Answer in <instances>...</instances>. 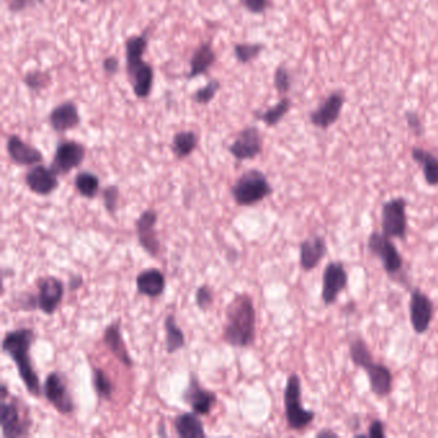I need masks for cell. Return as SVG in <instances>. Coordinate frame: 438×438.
<instances>
[{
    "mask_svg": "<svg viewBox=\"0 0 438 438\" xmlns=\"http://www.w3.org/2000/svg\"><path fill=\"white\" fill-rule=\"evenodd\" d=\"M224 341L233 347H249L256 336V310L247 293L234 296L226 307Z\"/></svg>",
    "mask_w": 438,
    "mask_h": 438,
    "instance_id": "1",
    "label": "cell"
},
{
    "mask_svg": "<svg viewBox=\"0 0 438 438\" xmlns=\"http://www.w3.org/2000/svg\"><path fill=\"white\" fill-rule=\"evenodd\" d=\"M35 341V333L30 328H19L8 331L3 339V352H6L16 364L19 378L24 382L29 393L40 396L42 387L38 373L30 359V348Z\"/></svg>",
    "mask_w": 438,
    "mask_h": 438,
    "instance_id": "2",
    "label": "cell"
},
{
    "mask_svg": "<svg viewBox=\"0 0 438 438\" xmlns=\"http://www.w3.org/2000/svg\"><path fill=\"white\" fill-rule=\"evenodd\" d=\"M230 193L238 206H253L272 196L273 187L263 171L252 169L240 175L233 184Z\"/></svg>",
    "mask_w": 438,
    "mask_h": 438,
    "instance_id": "3",
    "label": "cell"
},
{
    "mask_svg": "<svg viewBox=\"0 0 438 438\" xmlns=\"http://www.w3.org/2000/svg\"><path fill=\"white\" fill-rule=\"evenodd\" d=\"M36 287V295H25L21 297L19 307L24 310L39 308L44 314H54L63 298V283L56 276H42L38 281Z\"/></svg>",
    "mask_w": 438,
    "mask_h": 438,
    "instance_id": "4",
    "label": "cell"
},
{
    "mask_svg": "<svg viewBox=\"0 0 438 438\" xmlns=\"http://www.w3.org/2000/svg\"><path fill=\"white\" fill-rule=\"evenodd\" d=\"M301 380L296 373L290 374L284 389V412L290 430H305L314 422L315 413L306 410L301 402Z\"/></svg>",
    "mask_w": 438,
    "mask_h": 438,
    "instance_id": "5",
    "label": "cell"
},
{
    "mask_svg": "<svg viewBox=\"0 0 438 438\" xmlns=\"http://www.w3.org/2000/svg\"><path fill=\"white\" fill-rule=\"evenodd\" d=\"M407 202L404 198H392L382 206V233L389 238L405 240L407 232Z\"/></svg>",
    "mask_w": 438,
    "mask_h": 438,
    "instance_id": "6",
    "label": "cell"
},
{
    "mask_svg": "<svg viewBox=\"0 0 438 438\" xmlns=\"http://www.w3.org/2000/svg\"><path fill=\"white\" fill-rule=\"evenodd\" d=\"M368 249L378 257L384 272L389 275H396L404 266V260L391 238L383 233L373 232L368 240Z\"/></svg>",
    "mask_w": 438,
    "mask_h": 438,
    "instance_id": "7",
    "label": "cell"
},
{
    "mask_svg": "<svg viewBox=\"0 0 438 438\" xmlns=\"http://www.w3.org/2000/svg\"><path fill=\"white\" fill-rule=\"evenodd\" d=\"M347 286L348 274L343 264L331 261L327 265L322 273V299L325 306L333 305Z\"/></svg>",
    "mask_w": 438,
    "mask_h": 438,
    "instance_id": "8",
    "label": "cell"
},
{
    "mask_svg": "<svg viewBox=\"0 0 438 438\" xmlns=\"http://www.w3.org/2000/svg\"><path fill=\"white\" fill-rule=\"evenodd\" d=\"M86 156L85 146L76 141H61L50 167L58 175H66L81 165Z\"/></svg>",
    "mask_w": 438,
    "mask_h": 438,
    "instance_id": "9",
    "label": "cell"
},
{
    "mask_svg": "<svg viewBox=\"0 0 438 438\" xmlns=\"http://www.w3.org/2000/svg\"><path fill=\"white\" fill-rule=\"evenodd\" d=\"M229 152L238 161L253 159L263 152V136L256 126H247L240 130L232 144Z\"/></svg>",
    "mask_w": 438,
    "mask_h": 438,
    "instance_id": "10",
    "label": "cell"
},
{
    "mask_svg": "<svg viewBox=\"0 0 438 438\" xmlns=\"http://www.w3.org/2000/svg\"><path fill=\"white\" fill-rule=\"evenodd\" d=\"M44 395L58 413L67 415L74 412L75 404L63 377L57 372L49 373L44 383Z\"/></svg>",
    "mask_w": 438,
    "mask_h": 438,
    "instance_id": "11",
    "label": "cell"
},
{
    "mask_svg": "<svg viewBox=\"0 0 438 438\" xmlns=\"http://www.w3.org/2000/svg\"><path fill=\"white\" fill-rule=\"evenodd\" d=\"M410 322L416 334H424L430 329L435 307L430 298L419 288H415L410 296Z\"/></svg>",
    "mask_w": 438,
    "mask_h": 438,
    "instance_id": "12",
    "label": "cell"
},
{
    "mask_svg": "<svg viewBox=\"0 0 438 438\" xmlns=\"http://www.w3.org/2000/svg\"><path fill=\"white\" fill-rule=\"evenodd\" d=\"M157 221V212L155 210H146L141 212L135 223L136 235H138L141 249L148 252L152 257H157L159 249H161L157 232H156Z\"/></svg>",
    "mask_w": 438,
    "mask_h": 438,
    "instance_id": "13",
    "label": "cell"
},
{
    "mask_svg": "<svg viewBox=\"0 0 438 438\" xmlns=\"http://www.w3.org/2000/svg\"><path fill=\"white\" fill-rule=\"evenodd\" d=\"M26 185L39 196H49L58 188V174L47 166L35 165L26 173Z\"/></svg>",
    "mask_w": 438,
    "mask_h": 438,
    "instance_id": "14",
    "label": "cell"
},
{
    "mask_svg": "<svg viewBox=\"0 0 438 438\" xmlns=\"http://www.w3.org/2000/svg\"><path fill=\"white\" fill-rule=\"evenodd\" d=\"M127 77L132 84V91L139 100L148 98L155 83V70L146 61L126 65Z\"/></svg>",
    "mask_w": 438,
    "mask_h": 438,
    "instance_id": "15",
    "label": "cell"
},
{
    "mask_svg": "<svg viewBox=\"0 0 438 438\" xmlns=\"http://www.w3.org/2000/svg\"><path fill=\"white\" fill-rule=\"evenodd\" d=\"M345 104V97L341 93H331L327 100L322 102L320 107L310 114L311 124L322 130L329 129L331 125L337 123L342 108Z\"/></svg>",
    "mask_w": 438,
    "mask_h": 438,
    "instance_id": "16",
    "label": "cell"
},
{
    "mask_svg": "<svg viewBox=\"0 0 438 438\" xmlns=\"http://www.w3.org/2000/svg\"><path fill=\"white\" fill-rule=\"evenodd\" d=\"M48 121L54 132H66L81 124V116L76 103L67 100L50 111Z\"/></svg>",
    "mask_w": 438,
    "mask_h": 438,
    "instance_id": "17",
    "label": "cell"
},
{
    "mask_svg": "<svg viewBox=\"0 0 438 438\" xmlns=\"http://www.w3.org/2000/svg\"><path fill=\"white\" fill-rule=\"evenodd\" d=\"M7 152L9 158L19 166L39 165L44 161V156L39 149L27 144L15 134L9 135L7 139Z\"/></svg>",
    "mask_w": 438,
    "mask_h": 438,
    "instance_id": "18",
    "label": "cell"
},
{
    "mask_svg": "<svg viewBox=\"0 0 438 438\" xmlns=\"http://www.w3.org/2000/svg\"><path fill=\"white\" fill-rule=\"evenodd\" d=\"M328 252L327 240L322 235H311L299 244V264L305 272L314 270Z\"/></svg>",
    "mask_w": 438,
    "mask_h": 438,
    "instance_id": "19",
    "label": "cell"
},
{
    "mask_svg": "<svg viewBox=\"0 0 438 438\" xmlns=\"http://www.w3.org/2000/svg\"><path fill=\"white\" fill-rule=\"evenodd\" d=\"M184 401L191 407L193 413L207 415L215 405L216 395L206 389H202L197 378H190L189 386L184 392Z\"/></svg>",
    "mask_w": 438,
    "mask_h": 438,
    "instance_id": "20",
    "label": "cell"
},
{
    "mask_svg": "<svg viewBox=\"0 0 438 438\" xmlns=\"http://www.w3.org/2000/svg\"><path fill=\"white\" fill-rule=\"evenodd\" d=\"M216 53L211 42H203L199 44L189 61V72L187 75L188 80H193L202 75H206L210 68L215 65Z\"/></svg>",
    "mask_w": 438,
    "mask_h": 438,
    "instance_id": "21",
    "label": "cell"
},
{
    "mask_svg": "<svg viewBox=\"0 0 438 438\" xmlns=\"http://www.w3.org/2000/svg\"><path fill=\"white\" fill-rule=\"evenodd\" d=\"M1 430L3 436L7 438L25 437L29 435V428L22 422L18 407L7 404L4 400L1 404Z\"/></svg>",
    "mask_w": 438,
    "mask_h": 438,
    "instance_id": "22",
    "label": "cell"
},
{
    "mask_svg": "<svg viewBox=\"0 0 438 438\" xmlns=\"http://www.w3.org/2000/svg\"><path fill=\"white\" fill-rule=\"evenodd\" d=\"M364 370L368 373V380L373 393L378 397L389 396L393 386L392 373L389 368L386 365L373 361Z\"/></svg>",
    "mask_w": 438,
    "mask_h": 438,
    "instance_id": "23",
    "label": "cell"
},
{
    "mask_svg": "<svg viewBox=\"0 0 438 438\" xmlns=\"http://www.w3.org/2000/svg\"><path fill=\"white\" fill-rule=\"evenodd\" d=\"M136 288L143 296L159 297L165 292V275L158 269H146L136 276Z\"/></svg>",
    "mask_w": 438,
    "mask_h": 438,
    "instance_id": "24",
    "label": "cell"
},
{
    "mask_svg": "<svg viewBox=\"0 0 438 438\" xmlns=\"http://www.w3.org/2000/svg\"><path fill=\"white\" fill-rule=\"evenodd\" d=\"M104 342L107 345V347L109 348V351L114 354V356L116 357L117 360L124 364L127 368H132L134 365V361L130 357V354L126 348L125 345V341L121 336V331H120V324L118 322H111L106 328L104 331Z\"/></svg>",
    "mask_w": 438,
    "mask_h": 438,
    "instance_id": "25",
    "label": "cell"
},
{
    "mask_svg": "<svg viewBox=\"0 0 438 438\" xmlns=\"http://www.w3.org/2000/svg\"><path fill=\"white\" fill-rule=\"evenodd\" d=\"M175 430L182 438L206 437L203 424L199 421L198 414L182 413L176 416L174 422Z\"/></svg>",
    "mask_w": 438,
    "mask_h": 438,
    "instance_id": "26",
    "label": "cell"
},
{
    "mask_svg": "<svg viewBox=\"0 0 438 438\" xmlns=\"http://www.w3.org/2000/svg\"><path fill=\"white\" fill-rule=\"evenodd\" d=\"M412 157L422 166L424 180L430 187H438V158L428 150L414 147Z\"/></svg>",
    "mask_w": 438,
    "mask_h": 438,
    "instance_id": "27",
    "label": "cell"
},
{
    "mask_svg": "<svg viewBox=\"0 0 438 438\" xmlns=\"http://www.w3.org/2000/svg\"><path fill=\"white\" fill-rule=\"evenodd\" d=\"M198 146V135L191 130L176 132L171 141V150L178 158L189 157Z\"/></svg>",
    "mask_w": 438,
    "mask_h": 438,
    "instance_id": "28",
    "label": "cell"
},
{
    "mask_svg": "<svg viewBox=\"0 0 438 438\" xmlns=\"http://www.w3.org/2000/svg\"><path fill=\"white\" fill-rule=\"evenodd\" d=\"M290 106H292V102H290V98L283 97L276 104H274L273 107L267 108L264 112H261V111L255 112V117L257 120L263 121L266 126L273 127V126L279 124L283 120V117L288 114Z\"/></svg>",
    "mask_w": 438,
    "mask_h": 438,
    "instance_id": "29",
    "label": "cell"
},
{
    "mask_svg": "<svg viewBox=\"0 0 438 438\" xmlns=\"http://www.w3.org/2000/svg\"><path fill=\"white\" fill-rule=\"evenodd\" d=\"M148 48V38L146 33L132 35L125 42V59L126 65L143 61V57Z\"/></svg>",
    "mask_w": 438,
    "mask_h": 438,
    "instance_id": "30",
    "label": "cell"
},
{
    "mask_svg": "<svg viewBox=\"0 0 438 438\" xmlns=\"http://www.w3.org/2000/svg\"><path fill=\"white\" fill-rule=\"evenodd\" d=\"M166 351L167 354H175L185 346V337L179 328L174 315H169L165 319Z\"/></svg>",
    "mask_w": 438,
    "mask_h": 438,
    "instance_id": "31",
    "label": "cell"
},
{
    "mask_svg": "<svg viewBox=\"0 0 438 438\" xmlns=\"http://www.w3.org/2000/svg\"><path fill=\"white\" fill-rule=\"evenodd\" d=\"M75 187L85 198H94L100 191V178L91 171H81L75 178Z\"/></svg>",
    "mask_w": 438,
    "mask_h": 438,
    "instance_id": "32",
    "label": "cell"
},
{
    "mask_svg": "<svg viewBox=\"0 0 438 438\" xmlns=\"http://www.w3.org/2000/svg\"><path fill=\"white\" fill-rule=\"evenodd\" d=\"M350 357L356 366L363 369L374 361L372 352L363 338H355L350 343Z\"/></svg>",
    "mask_w": 438,
    "mask_h": 438,
    "instance_id": "33",
    "label": "cell"
},
{
    "mask_svg": "<svg viewBox=\"0 0 438 438\" xmlns=\"http://www.w3.org/2000/svg\"><path fill=\"white\" fill-rule=\"evenodd\" d=\"M264 49L265 45L261 42H238L234 45V56L240 63L247 65L260 57Z\"/></svg>",
    "mask_w": 438,
    "mask_h": 438,
    "instance_id": "34",
    "label": "cell"
},
{
    "mask_svg": "<svg viewBox=\"0 0 438 438\" xmlns=\"http://www.w3.org/2000/svg\"><path fill=\"white\" fill-rule=\"evenodd\" d=\"M22 81L27 89H30L33 93H39L49 88L52 84V75L48 71L31 70L24 76Z\"/></svg>",
    "mask_w": 438,
    "mask_h": 438,
    "instance_id": "35",
    "label": "cell"
},
{
    "mask_svg": "<svg viewBox=\"0 0 438 438\" xmlns=\"http://www.w3.org/2000/svg\"><path fill=\"white\" fill-rule=\"evenodd\" d=\"M93 384H94V389L98 393V396L106 398V400H109L112 397L114 384L103 369L95 368L93 370Z\"/></svg>",
    "mask_w": 438,
    "mask_h": 438,
    "instance_id": "36",
    "label": "cell"
},
{
    "mask_svg": "<svg viewBox=\"0 0 438 438\" xmlns=\"http://www.w3.org/2000/svg\"><path fill=\"white\" fill-rule=\"evenodd\" d=\"M220 88H221L220 81L217 79H211L205 86L199 88L198 91H196L191 94V100L196 102L197 104L206 106L215 98L216 94L220 91Z\"/></svg>",
    "mask_w": 438,
    "mask_h": 438,
    "instance_id": "37",
    "label": "cell"
},
{
    "mask_svg": "<svg viewBox=\"0 0 438 438\" xmlns=\"http://www.w3.org/2000/svg\"><path fill=\"white\" fill-rule=\"evenodd\" d=\"M274 88L276 91L284 95L290 89V75L284 66H279L274 72Z\"/></svg>",
    "mask_w": 438,
    "mask_h": 438,
    "instance_id": "38",
    "label": "cell"
},
{
    "mask_svg": "<svg viewBox=\"0 0 438 438\" xmlns=\"http://www.w3.org/2000/svg\"><path fill=\"white\" fill-rule=\"evenodd\" d=\"M103 203L109 214H115L118 205V197H120V189L117 185H108L107 188L103 189L102 193Z\"/></svg>",
    "mask_w": 438,
    "mask_h": 438,
    "instance_id": "39",
    "label": "cell"
},
{
    "mask_svg": "<svg viewBox=\"0 0 438 438\" xmlns=\"http://www.w3.org/2000/svg\"><path fill=\"white\" fill-rule=\"evenodd\" d=\"M214 302V295L212 290H210L208 286H201L196 292V304L201 310H208Z\"/></svg>",
    "mask_w": 438,
    "mask_h": 438,
    "instance_id": "40",
    "label": "cell"
},
{
    "mask_svg": "<svg viewBox=\"0 0 438 438\" xmlns=\"http://www.w3.org/2000/svg\"><path fill=\"white\" fill-rule=\"evenodd\" d=\"M45 0H8V9L12 13H19L26 9L35 8L44 4Z\"/></svg>",
    "mask_w": 438,
    "mask_h": 438,
    "instance_id": "41",
    "label": "cell"
},
{
    "mask_svg": "<svg viewBox=\"0 0 438 438\" xmlns=\"http://www.w3.org/2000/svg\"><path fill=\"white\" fill-rule=\"evenodd\" d=\"M240 4L252 15H263L269 7V0H240Z\"/></svg>",
    "mask_w": 438,
    "mask_h": 438,
    "instance_id": "42",
    "label": "cell"
},
{
    "mask_svg": "<svg viewBox=\"0 0 438 438\" xmlns=\"http://www.w3.org/2000/svg\"><path fill=\"white\" fill-rule=\"evenodd\" d=\"M102 67H103V71L106 74L109 75V76H114L120 70V61L115 56H108V57L103 59Z\"/></svg>",
    "mask_w": 438,
    "mask_h": 438,
    "instance_id": "43",
    "label": "cell"
},
{
    "mask_svg": "<svg viewBox=\"0 0 438 438\" xmlns=\"http://www.w3.org/2000/svg\"><path fill=\"white\" fill-rule=\"evenodd\" d=\"M405 117L409 127H410L418 136H421L423 134V125L418 115L414 114V112H406Z\"/></svg>",
    "mask_w": 438,
    "mask_h": 438,
    "instance_id": "44",
    "label": "cell"
},
{
    "mask_svg": "<svg viewBox=\"0 0 438 438\" xmlns=\"http://www.w3.org/2000/svg\"><path fill=\"white\" fill-rule=\"evenodd\" d=\"M368 436L373 438H383L386 436V432H384V424L380 419H374L370 427H369V432H368Z\"/></svg>",
    "mask_w": 438,
    "mask_h": 438,
    "instance_id": "45",
    "label": "cell"
},
{
    "mask_svg": "<svg viewBox=\"0 0 438 438\" xmlns=\"http://www.w3.org/2000/svg\"><path fill=\"white\" fill-rule=\"evenodd\" d=\"M81 284H83V279H81V276L72 275V278L70 279V288H71V290H76V288L81 287Z\"/></svg>",
    "mask_w": 438,
    "mask_h": 438,
    "instance_id": "46",
    "label": "cell"
},
{
    "mask_svg": "<svg viewBox=\"0 0 438 438\" xmlns=\"http://www.w3.org/2000/svg\"><path fill=\"white\" fill-rule=\"evenodd\" d=\"M338 435L337 433H334V432H331V430H322V432H319L318 435H316V437H337Z\"/></svg>",
    "mask_w": 438,
    "mask_h": 438,
    "instance_id": "47",
    "label": "cell"
},
{
    "mask_svg": "<svg viewBox=\"0 0 438 438\" xmlns=\"http://www.w3.org/2000/svg\"><path fill=\"white\" fill-rule=\"evenodd\" d=\"M0 389H1V398H3V400H6L7 396H8V389H7V386L3 383Z\"/></svg>",
    "mask_w": 438,
    "mask_h": 438,
    "instance_id": "48",
    "label": "cell"
},
{
    "mask_svg": "<svg viewBox=\"0 0 438 438\" xmlns=\"http://www.w3.org/2000/svg\"><path fill=\"white\" fill-rule=\"evenodd\" d=\"M81 1H85V0H81Z\"/></svg>",
    "mask_w": 438,
    "mask_h": 438,
    "instance_id": "49",
    "label": "cell"
}]
</instances>
